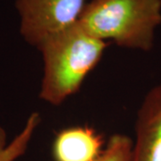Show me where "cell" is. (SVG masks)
Masks as SVG:
<instances>
[{
  "label": "cell",
  "instance_id": "6da1fadb",
  "mask_svg": "<svg viewBox=\"0 0 161 161\" xmlns=\"http://www.w3.org/2000/svg\"><path fill=\"white\" fill-rule=\"evenodd\" d=\"M107 47L79 22L44 39L37 46L43 62L40 98L52 106L63 104L79 91Z\"/></svg>",
  "mask_w": 161,
  "mask_h": 161
},
{
  "label": "cell",
  "instance_id": "7a4b0ae2",
  "mask_svg": "<svg viewBox=\"0 0 161 161\" xmlns=\"http://www.w3.org/2000/svg\"><path fill=\"white\" fill-rule=\"evenodd\" d=\"M79 23L99 40L150 51L161 25V0H92Z\"/></svg>",
  "mask_w": 161,
  "mask_h": 161
},
{
  "label": "cell",
  "instance_id": "3957f363",
  "mask_svg": "<svg viewBox=\"0 0 161 161\" xmlns=\"http://www.w3.org/2000/svg\"><path fill=\"white\" fill-rule=\"evenodd\" d=\"M86 0H14L19 31L25 42L37 46L47 37L79 22Z\"/></svg>",
  "mask_w": 161,
  "mask_h": 161
},
{
  "label": "cell",
  "instance_id": "277c9868",
  "mask_svg": "<svg viewBox=\"0 0 161 161\" xmlns=\"http://www.w3.org/2000/svg\"><path fill=\"white\" fill-rule=\"evenodd\" d=\"M132 161H161V83L150 89L139 108Z\"/></svg>",
  "mask_w": 161,
  "mask_h": 161
},
{
  "label": "cell",
  "instance_id": "5b68a950",
  "mask_svg": "<svg viewBox=\"0 0 161 161\" xmlns=\"http://www.w3.org/2000/svg\"><path fill=\"white\" fill-rule=\"evenodd\" d=\"M103 150L102 136L87 126L61 130L52 145L54 161H98Z\"/></svg>",
  "mask_w": 161,
  "mask_h": 161
},
{
  "label": "cell",
  "instance_id": "8992f818",
  "mask_svg": "<svg viewBox=\"0 0 161 161\" xmlns=\"http://www.w3.org/2000/svg\"><path fill=\"white\" fill-rule=\"evenodd\" d=\"M40 122V114L38 112L31 113L21 132L10 142L7 140L6 130L0 125V161H16L23 157L28 150Z\"/></svg>",
  "mask_w": 161,
  "mask_h": 161
},
{
  "label": "cell",
  "instance_id": "52a82bcc",
  "mask_svg": "<svg viewBox=\"0 0 161 161\" xmlns=\"http://www.w3.org/2000/svg\"><path fill=\"white\" fill-rule=\"evenodd\" d=\"M133 142L129 136L116 133L112 135L98 161H132Z\"/></svg>",
  "mask_w": 161,
  "mask_h": 161
}]
</instances>
